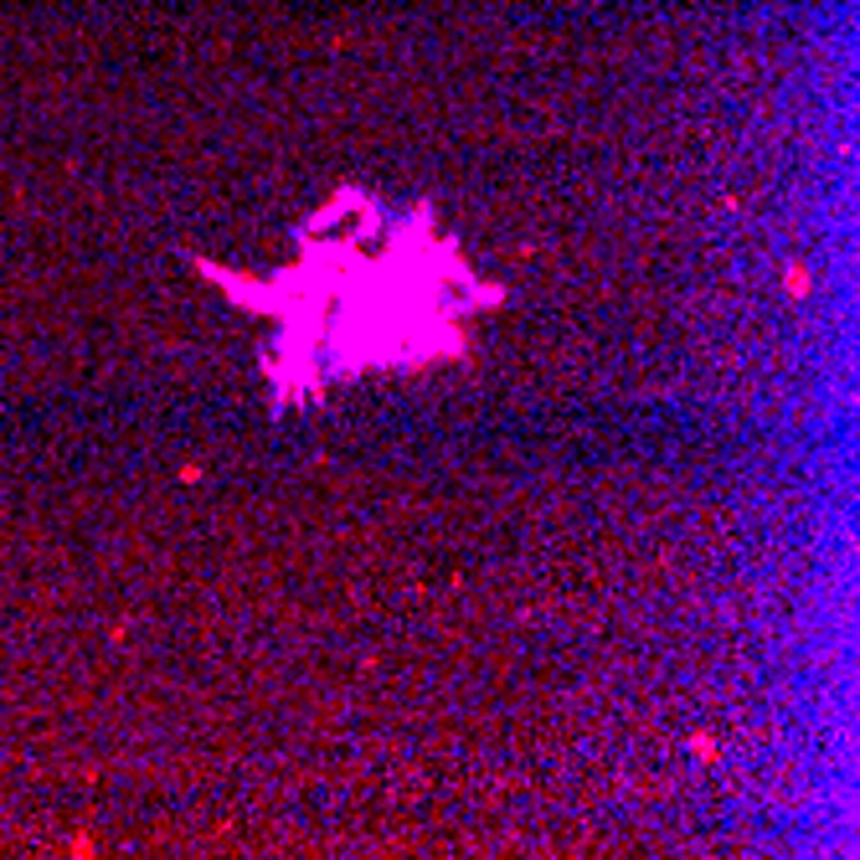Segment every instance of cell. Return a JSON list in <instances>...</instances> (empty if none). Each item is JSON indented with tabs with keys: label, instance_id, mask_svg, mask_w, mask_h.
I'll use <instances>...</instances> for the list:
<instances>
[{
	"label": "cell",
	"instance_id": "cell-1",
	"mask_svg": "<svg viewBox=\"0 0 860 860\" xmlns=\"http://www.w3.org/2000/svg\"><path fill=\"white\" fill-rule=\"evenodd\" d=\"M788 289H793V294H804V289H809V274H804V268H788Z\"/></svg>",
	"mask_w": 860,
	"mask_h": 860
}]
</instances>
